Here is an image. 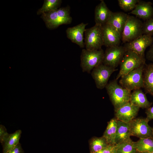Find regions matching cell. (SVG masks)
I'll use <instances>...</instances> for the list:
<instances>
[{
    "label": "cell",
    "instance_id": "obj_37",
    "mask_svg": "<svg viewBox=\"0 0 153 153\" xmlns=\"http://www.w3.org/2000/svg\"><path fill=\"white\" fill-rule=\"evenodd\" d=\"M152 4H153V3H152Z\"/></svg>",
    "mask_w": 153,
    "mask_h": 153
},
{
    "label": "cell",
    "instance_id": "obj_19",
    "mask_svg": "<svg viewBox=\"0 0 153 153\" xmlns=\"http://www.w3.org/2000/svg\"><path fill=\"white\" fill-rule=\"evenodd\" d=\"M129 102L143 109H147L152 104V103L148 101L145 94L141 89L135 90L131 92Z\"/></svg>",
    "mask_w": 153,
    "mask_h": 153
},
{
    "label": "cell",
    "instance_id": "obj_27",
    "mask_svg": "<svg viewBox=\"0 0 153 153\" xmlns=\"http://www.w3.org/2000/svg\"><path fill=\"white\" fill-rule=\"evenodd\" d=\"M139 0H118L119 5L124 11H132L139 2Z\"/></svg>",
    "mask_w": 153,
    "mask_h": 153
},
{
    "label": "cell",
    "instance_id": "obj_25",
    "mask_svg": "<svg viewBox=\"0 0 153 153\" xmlns=\"http://www.w3.org/2000/svg\"><path fill=\"white\" fill-rule=\"evenodd\" d=\"M89 144L90 153L98 152L109 145L103 136L92 138L90 141Z\"/></svg>",
    "mask_w": 153,
    "mask_h": 153
},
{
    "label": "cell",
    "instance_id": "obj_1",
    "mask_svg": "<svg viewBox=\"0 0 153 153\" xmlns=\"http://www.w3.org/2000/svg\"><path fill=\"white\" fill-rule=\"evenodd\" d=\"M105 88L114 111L129 102L131 91L119 84L116 79L108 83Z\"/></svg>",
    "mask_w": 153,
    "mask_h": 153
},
{
    "label": "cell",
    "instance_id": "obj_13",
    "mask_svg": "<svg viewBox=\"0 0 153 153\" xmlns=\"http://www.w3.org/2000/svg\"><path fill=\"white\" fill-rule=\"evenodd\" d=\"M103 45L107 47L119 45L122 35L107 23L102 26Z\"/></svg>",
    "mask_w": 153,
    "mask_h": 153
},
{
    "label": "cell",
    "instance_id": "obj_10",
    "mask_svg": "<svg viewBox=\"0 0 153 153\" xmlns=\"http://www.w3.org/2000/svg\"><path fill=\"white\" fill-rule=\"evenodd\" d=\"M117 70V69L105 65L103 63L94 68L91 75L97 88L100 89L105 88L111 74Z\"/></svg>",
    "mask_w": 153,
    "mask_h": 153
},
{
    "label": "cell",
    "instance_id": "obj_30",
    "mask_svg": "<svg viewBox=\"0 0 153 153\" xmlns=\"http://www.w3.org/2000/svg\"><path fill=\"white\" fill-rule=\"evenodd\" d=\"M9 134L7 132L5 127L2 125H0V141L1 144L3 143Z\"/></svg>",
    "mask_w": 153,
    "mask_h": 153
},
{
    "label": "cell",
    "instance_id": "obj_14",
    "mask_svg": "<svg viewBox=\"0 0 153 153\" xmlns=\"http://www.w3.org/2000/svg\"><path fill=\"white\" fill-rule=\"evenodd\" d=\"M88 24L82 22L73 27L68 28L66 31L67 37L81 48L84 46L83 35L85 27Z\"/></svg>",
    "mask_w": 153,
    "mask_h": 153
},
{
    "label": "cell",
    "instance_id": "obj_12",
    "mask_svg": "<svg viewBox=\"0 0 153 153\" xmlns=\"http://www.w3.org/2000/svg\"><path fill=\"white\" fill-rule=\"evenodd\" d=\"M139 109L129 102L115 111V118L117 120L129 123L135 118Z\"/></svg>",
    "mask_w": 153,
    "mask_h": 153
},
{
    "label": "cell",
    "instance_id": "obj_36",
    "mask_svg": "<svg viewBox=\"0 0 153 153\" xmlns=\"http://www.w3.org/2000/svg\"><path fill=\"white\" fill-rule=\"evenodd\" d=\"M152 133H153V128H152Z\"/></svg>",
    "mask_w": 153,
    "mask_h": 153
},
{
    "label": "cell",
    "instance_id": "obj_23",
    "mask_svg": "<svg viewBox=\"0 0 153 153\" xmlns=\"http://www.w3.org/2000/svg\"><path fill=\"white\" fill-rule=\"evenodd\" d=\"M134 147L139 152L153 151V138L139 139L137 141L133 142Z\"/></svg>",
    "mask_w": 153,
    "mask_h": 153
},
{
    "label": "cell",
    "instance_id": "obj_35",
    "mask_svg": "<svg viewBox=\"0 0 153 153\" xmlns=\"http://www.w3.org/2000/svg\"><path fill=\"white\" fill-rule=\"evenodd\" d=\"M136 153H143V152H139V151H137V152H136Z\"/></svg>",
    "mask_w": 153,
    "mask_h": 153
},
{
    "label": "cell",
    "instance_id": "obj_21",
    "mask_svg": "<svg viewBox=\"0 0 153 153\" xmlns=\"http://www.w3.org/2000/svg\"><path fill=\"white\" fill-rule=\"evenodd\" d=\"M21 133V130L19 129L13 133L9 134L2 144L3 147V153H8L20 143Z\"/></svg>",
    "mask_w": 153,
    "mask_h": 153
},
{
    "label": "cell",
    "instance_id": "obj_2",
    "mask_svg": "<svg viewBox=\"0 0 153 153\" xmlns=\"http://www.w3.org/2000/svg\"><path fill=\"white\" fill-rule=\"evenodd\" d=\"M69 6L59 8L55 10L41 14V17L49 29H53L62 24L71 23L72 18L70 15Z\"/></svg>",
    "mask_w": 153,
    "mask_h": 153
},
{
    "label": "cell",
    "instance_id": "obj_5",
    "mask_svg": "<svg viewBox=\"0 0 153 153\" xmlns=\"http://www.w3.org/2000/svg\"><path fill=\"white\" fill-rule=\"evenodd\" d=\"M145 64L121 77L119 81L120 85L131 91L143 88V71Z\"/></svg>",
    "mask_w": 153,
    "mask_h": 153
},
{
    "label": "cell",
    "instance_id": "obj_28",
    "mask_svg": "<svg viewBox=\"0 0 153 153\" xmlns=\"http://www.w3.org/2000/svg\"><path fill=\"white\" fill-rule=\"evenodd\" d=\"M142 33L143 35L153 37V16L143 23Z\"/></svg>",
    "mask_w": 153,
    "mask_h": 153
},
{
    "label": "cell",
    "instance_id": "obj_16",
    "mask_svg": "<svg viewBox=\"0 0 153 153\" xmlns=\"http://www.w3.org/2000/svg\"><path fill=\"white\" fill-rule=\"evenodd\" d=\"M112 12L107 7L103 0L96 6L95 9L94 19L95 24L103 26L106 24Z\"/></svg>",
    "mask_w": 153,
    "mask_h": 153
},
{
    "label": "cell",
    "instance_id": "obj_9",
    "mask_svg": "<svg viewBox=\"0 0 153 153\" xmlns=\"http://www.w3.org/2000/svg\"><path fill=\"white\" fill-rule=\"evenodd\" d=\"M126 50L124 46L117 45L107 48L104 52L103 63L116 69L120 65Z\"/></svg>",
    "mask_w": 153,
    "mask_h": 153
},
{
    "label": "cell",
    "instance_id": "obj_22",
    "mask_svg": "<svg viewBox=\"0 0 153 153\" xmlns=\"http://www.w3.org/2000/svg\"><path fill=\"white\" fill-rule=\"evenodd\" d=\"M117 120L115 118L108 122L107 126L102 136L109 145H115V140Z\"/></svg>",
    "mask_w": 153,
    "mask_h": 153
},
{
    "label": "cell",
    "instance_id": "obj_11",
    "mask_svg": "<svg viewBox=\"0 0 153 153\" xmlns=\"http://www.w3.org/2000/svg\"><path fill=\"white\" fill-rule=\"evenodd\" d=\"M153 41V37L143 34L124 46L126 50L135 52L145 58L144 52L148 47L150 46Z\"/></svg>",
    "mask_w": 153,
    "mask_h": 153
},
{
    "label": "cell",
    "instance_id": "obj_31",
    "mask_svg": "<svg viewBox=\"0 0 153 153\" xmlns=\"http://www.w3.org/2000/svg\"><path fill=\"white\" fill-rule=\"evenodd\" d=\"M8 153H24L21 144L19 143Z\"/></svg>",
    "mask_w": 153,
    "mask_h": 153
},
{
    "label": "cell",
    "instance_id": "obj_7",
    "mask_svg": "<svg viewBox=\"0 0 153 153\" xmlns=\"http://www.w3.org/2000/svg\"><path fill=\"white\" fill-rule=\"evenodd\" d=\"M84 33L86 49L93 50L101 49L103 45L102 26L95 24L93 27L86 29Z\"/></svg>",
    "mask_w": 153,
    "mask_h": 153
},
{
    "label": "cell",
    "instance_id": "obj_4",
    "mask_svg": "<svg viewBox=\"0 0 153 153\" xmlns=\"http://www.w3.org/2000/svg\"><path fill=\"white\" fill-rule=\"evenodd\" d=\"M104 53L102 48L93 50L82 49L80 56V66L83 72L90 73L94 68L102 63Z\"/></svg>",
    "mask_w": 153,
    "mask_h": 153
},
{
    "label": "cell",
    "instance_id": "obj_26",
    "mask_svg": "<svg viewBox=\"0 0 153 153\" xmlns=\"http://www.w3.org/2000/svg\"><path fill=\"white\" fill-rule=\"evenodd\" d=\"M133 142L131 140L116 145V153H136L137 150Z\"/></svg>",
    "mask_w": 153,
    "mask_h": 153
},
{
    "label": "cell",
    "instance_id": "obj_33",
    "mask_svg": "<svg viewBox=\"0 0 153 153\" xmlns=\"http://www.w3.org/2000/svg\"><path fill=\"white\" fill-rule=\"evenodd\" d=\"M146 57L148 60L153 62V41L149 49L146 52Z\"/></svg>",
    "mask_w": 153,
    "mask_h": 153
},
{
    "label": "cell",
    "instance_id": "obj_24",
    "mask_svg": "<svg viewBox=\"0 0 153 153\" xmlns=\"http://www.w3.org/2000/svg\"><path fill=\"white\" fill-rule=\"evenodd\" d=\"M62 3L61 0H45L41 8L37 12V15L49 12L59 8Z\"/></svg>",
    "mask_w": 153,
    "mask_h": 153
},
{
    "label": "cell",
    "instance_id": "obj_3",
    "mask_svg": "<svg viewBox=\"0 0 153 153\" xmlns=\"http://www.w3.org/2000/svg\"><path fill=\"white\" fill-rule=\"evenodd\" d=\"M145 58L135 52L126 50L120 63L119 71L116 79L118 80L122 76L145 63Z\"/></svg>",
    "mask_w": 153,
    "mask_h": 153
},
{
    "label": "cell",
    "instance_id": "obj_17",
    "mask_svg": "<svg viewBox=\"0 0 153 153\" xmlns=\"http://www.w3.org/2000/svg\"><path fill=\"white\" fill-rule=\"evenodd\" d=\"M130 136L129 123H127L117 120L115 140V145L132 140Z\"/></svg>",
    "mask_w": 153,
    "mask_h": 153
},
{
    "label": "cell",
    "instance_id": "obj_20",
    "mask_svg": "<svg viewBox=\"0 0 153 153\" xmlns=\"http://www.w3.org/2000/svg\"><path fill=\"white\" fill-rule=\"evenodd\" d=\"M143 78V88L145 92L153 96V63L145 64Z\"/></svg>",
    "mask_w": 153,
    "mask_h": 153
},
{
    "label": "cell",
    "instance_id": "obj_8",
    "mask_svg": "<svg viewBox=\"0 0 153 153\" xmlns=\"http://www.w3.org/2000/svg\"><path fill=\"white\" fill-rule=\"evenodd\" d=\"M146 118H135L129 123L131 136L139 139L153 138L152 129Z\"/></svg>",
    "mask_w": 153,
    "mask_h": 153
},
{
    "label": "cell",
    "instance_id": "obj_18",
    "mask_svg": "<svg viewBox=\"0 0 153 153\" xmlns=\"http://www.w3.org/2000/svg\"><path fill=\"white\" fill-rule=\"evenodd\" d=\"M129 15L124 12H112L107 22L122 35Z\"/></svg>",
    "mask_w": 153,
    "mask_h": 153
},
{
    "label": "cell",
    "instance_id": "obj_15",
    "mask_svg": "<svg viewBox=\"0 0 153 153\" xmlns=\"http://www.w3.org/2000/svg\"><path fill=\"white\" fill-rule=\"evenodd\" d=\"M130 13L146 21L153 16V6L150 2L139 0Z\"/></svg>",
    "mask_w": 153,
    "mask_h": 153
},
{
    "label": "cell",
    "instance_id": "obj_34",
    "mask_svg": "<svg viewBox=\"0 0 153 153\" xmlns=\"http://www.w3.org/2000/svg\"><path fill=\"white\" fill-rule=\"evenodd\" d=\"M143 152V153H153V151L151 152Z\"/></svg>",
    "mask_w": 153,
    "mask_h": 153
},
{
    "label": "cell",
    "instance_id": "obj_29",
    "mask_svg": "<svg viewBox=\"0 0 153 153\" xmlns=\"http://www.w3.org/2000/svg\"><path fill=\"white\" fill-rule=\"evenodd\" d=\"M94 153H116V145L109 144L100 150Z\"/></svg>",
    "mask_w": 153,
    "mask_h": 153
},
{
    "label": "cell",
    "instance_id": "obj_6",
    "mask_svg": "<svg viewBox=\"0 0 153 153\" xmlns=\"http://www.w3.org/2000/svg\"><path fill=\"white\" fill-rule=\"evenodd\" d=\"M143 24L137 18L129 15L122 34L123 42H130L143 35Z\"/></svg>",
    "mask_w": 153,
    "mask_h": 153
},
{
    "label": "cell",
    "instance_id": "obj_32",
    "mask_svg": "<svg viewBox=\"0 0 153 153\" xmlns=\"http://www.w3.org/2000/svg\"><path fill=\"white\" fill-rule=\"evenodd\" d=\"M146 119L148 121L153 119V106L146 109L145 111Z\"/></svg>",
    "mask_w": 153,
    "mask_h": 153
}]
</instances>
